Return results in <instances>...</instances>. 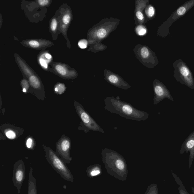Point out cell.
Masks as SVG:
<instances>
[{
	"mask_svg": "<svg viewBox=\"0 0 194 194\" xmlns=\"http://www.w3.org/2000/svg\"><path fill=\"white\" fill-rule=\"evenodd\" d=\"M149 2V1H136L135 2V20L136 25H143L147 22L142 11Z\"/></svg>",
	"mask_w": 194,
	"mask_h": 194,
	"instance_id": "14",
	"label": "cell"
},
{
	"mask_svg": "<svg viewBox=\"0 0 194 194\" xmlns=\"http://www.w3.org/2000/svg\"><path fill=\"white\" fill-rule=\"evenodd\" d=\"M174 76L177 82L194 89V79L191 70L182 59L176 60L173 63Z\"/></svg>",
	"mask_w": 194,
	"mask_h": 194,
	"instance_id": "5",
	"label": "cell"
},
{
	"mask_svg": "<svg viewBox=\"0 0 194 194\" xmlns=\"http://www.w3.org/2000/svg\"><path fill=\"white\" fill-rule=\"evenodd\" d=\"M118 157V159L116 160V165L117 168L120 170H123L125 167V165L123 161Z\"/></svg>",
	"mask_w": 194,
	"mask_h": 194,
	"instance_id": "27",
	"label": "cell"
},
{
	"mask_svg": "<svg viewBox=\"0 0 194 194\" xmlns=\"http://www.w3.org/2000/svg\"><path fill=\"white\" fill-rule=\"evenodd\" d=\"M104 108L106 111L119 115L120 117L132 120L145 121L148 118L149 113L140 111L131 104L122 101L119 96L107 97L104 100Z\"/></svg>",
	"mask_w": 194,
	"mask_h": 194,
	"instance_id": "1",
	"label": "cell"
},
{
	"mask_svg": "<svg viewBox=\"0 0 194 194\" xmlns=\"http://www.w3.org/2000/svg\"><path fill=\"white\" fill-rule=\"evenodd\" d=\"M39 63L45 69H47L48 68V64L47 61L46 60L44 59L43 58H41L39 59Z\"/></svg>",
	"mask_w": 194,
	"mask_h": 194,
	"instance_id": "31",
	"label": "cell"
},
{
	"mask_svg": "<svg viewBox=\"0 0 194 194\" xmlns=\"http://www.w3.org/2000/svg\"><path fill=\"white\" fill-rule=\"evenodd\" d=\"M45 153V157L53 168L63 179L73 182L74 178L71 172L64 161L60 158L56 152L50 147L43 145Z\"/></svg>",
	"mask_w": 194,
	"mask_h": 194,
	"instance_id": "3",
	"label": "cell"
},
{
	"mask_svg": "<svg viewBox=\"0 0 194 194\" xmlns=\"http://www.w3.org/2000/svg\"><path fill=\"white\" fill-rule=\"evenodd\" d=\"M45 57L46 59H51L52 58V56H51V54L48 53L45 54Z\"/></svg>",
	"mask_w": 194,
	"mask_h": 194,
	"instance_id": "34",
	"label": "cell"
},
{
	"mask_svg": "<svg viewBox=\"0 0 194 194\" xmlns=\"http://www.w3.org/2000/svg\"><path fill=\"white\" fill-rule=\"evenodd\" d=\"M22 45L31 48L40 50L52 46V42L43 39H32L23 41Z\"/></svg>",
	"mask_w": 194,
	"mask_h": 194,
	"instance_id": "16",
	"label": "cell"
},
{
	"mask_svg": "<svg viewBox=\"0 0 194 194\" xmlns=\"http://www.w3.org/2000/svg\"><path fill=\"white\" fill-rule=\"evenodd\" d=\"M25 177L26 168L24 163L22 160H18L14 164L13 168L12 181L19 194L21 191Z\"/></svg>",
	"mask_w": 194,
	"mask_h": 194,
	"instance_id": "9",
	"label": "cell"
},
{
	"mask_svg": "<svg viewBox=\"0 0 194 194\" xmlns=\"http://www.w3.org/2000/svg\"><path fill=\"white\" fill-rule=\"evenodd\" d=\"M26 147L28 149L33 150L35 146V142L34 138L32 136H29L27 137L26 141Z\"/></svg>",
	"mask_w": 194,
	"mask_h": 194,
	"instance_id": "25",
	"label": "cell"
},
{
	"mask_svg": "<svg viewBox=\"0 0 194 194\" xmlns=\"http://www.w3.org/2000/svg\"><path fill=\"white\" fill-rule=\"evenodd\" d=\"M88 41L85 39H82L79 41L78 42V45L81 49H85L87 47Z\"/></svg>",
	"mask_w": 194,
	"mask_h": 194,
	"instance_id": "28",
	"label": "cell"
},
{
	"mask_svg": "<svg viewBox=\"0 0 194 194\" xmlns=\"http://www.w3.org/2000/svg\"><path fill=\"white\" fill-rule=\"evenodd\" d=\"M135 32L138 35L143 36L147 34V29L143 25H139L135 27Z\"/></svg>",
	"mask_w": 194,
	"mask_h": 194,
	"instance_id": "23",
	"label": "cell"
},
{
	"mask_svg": "<svg viewBox=\"0 0 194 194\" xmlns=\"http://www.w3.org/2000/svg\"><path fill=\"white\" fill-rule=\"evenodd\" d=\"M194 6V0L187 1L172 13L170 17L158 28L157 35L162 38L169 36L170 27L174 22L184 16Z\"/></svg>",
	"mask_w": 194,
	"mask_h": 194,
	"instance_id": "4",
	"label": "cell"
},
{
	"mask_svg": "<svg viewBox=\"0 0 194 194\" xmlns=\"http://www.w3.org/2000/svg\"><path fill=\"white\" fill-rule=\"evenodd\" d=\"M99 173H100V172L99 171H94L91 172V175L93 176H96L99 174Z\"/></svg>",
	"mask_w": 194,
	"mask_h": 194,
	"instance_id": "33",
	"label": "cell"
},
{
	"mask_svg": "<svg viewBox=\"0 0 194 194\" xmlns=\"http://www.w3.org/2000/svg\"><path fill=\"white\" fill-rule=\"evenodd\" d=\"M74 105L77 113L81 120V126L79 127V130H83L86 133L92 130L105 133L104 130L92 118L81 104L75 101Z\"/></svg>",
	"mask_w": 194,
	"mask_h": 194,
	"instance_id": "6",
	"label": "cell"
},
{
	"mask_svg": "<svg viewBox=\"0 0 194 194\" xmlns=\"http://www.w3.org/2000/svg\"><path fill=\"white\" fill-rule=\"evenodd\" d=\"M119 24L120 20L117 18H111L102 19L88 31L87 33L88 43L93 45L101 42L108 37Z\"/></svg>",
	"mask_w": 194,
	"mask_h": 194,
	"instance_id": "2",
	"label": "cell"
},
{
	"mask_svg": "<svg viewBox=\"0 0 194 194\" xmlns=\"http://www.w3.org/2000/svg\"><path fill=\"white\" fill-rule=\"evenodd\" d=\"M71 142L70 139L63 135L56 144V153L66 164L70 163L72 160L70 155Z\"/></svg>",
	"mask_w": 194,
	"mask_h": 194,
	"instance_id": "8",
	"label": "cell"
},
{
	"mask_svg": "<svg viewBox=\"0 0 194 194\" xmlns=\"http://www.w3.org/2000/svg\"><path fill=\"white\" fill-rule=\"evenodd\" d=\"M71 19V18L69 14H66L63 16L62 21L63 23L65 24H68L70 22Z\"/></svg>",
	"mask_w": 194,
	"mask_h": 194,
	"instance_id": "30",
	"label": "cell"
},
{
	"mask_svg": "<svg viewBox=\"0 0 194 194\" xmlns=\"http://www.w3.org/2000/svg\"><path fill=\"white\" fill-rule=\"evenodd\" d=\"M145 12L147 18L149 20H152L155 16V8L151 5H148L145 8Z\"/></svg>",
	"mask_w": 194,
	"mask_h": 194,
	"instance_id": "21",
	"label": "cell"
},
{
	"mask_svg": "<svg viewBox=\"0 0 194 194\" xmlns=\"http://www.w3.org/2000/svg\"><path fill=\"white\" fill-rule=\"evenodd\" d=\"M16 60L21 71L26 76L29 77L31 75H34V71L30 67L28 64L19 56L15 54Z\"/></svg>",
	"mask_w": 194,
	"mask_h": 194,
	"instance_id": "17",
	"label": "cell"
},
{
	"mask_svg": "<svg viewBox=\"0 0 194 194\" xmlns=\"http://www.w3.org/2000/svg\"><path fill=\"white\" fill-rule=\"evenodd\" d=\"M28 81H29L30 85H31V87L33 88V89L36 91H39L42 95L45 98V95H44L40 92L41 91L43 93L45 94L44 89L43 88V87L42 83L38 77L35 75H31L28 77Z\"/></svg>",
	"mask_w": 194,
	"mask_h": 194,
	"instance_id": "18",
	"label": "cell"
},
{
	"mask_svg": "<svg viewBox=\"0 0 194 194\" xmlns=\"http://www.w3.org/2000/svg\"><path fill=\"white\" fill-rule=\"evenodd\" d=\"M191 190H192V192L193 194H194V187H191Z\"/></svg>",
	"mask_w": 194,
	"mask_h": 194,
	"instance_id": "35",
	"label": "cell"
},
{
	"mask_svg": "<svg viewBox=\"0 0 194 194\" xmlns=\"http://www.w3.org/2000/svg\"><path fill=\"white\" fill-rule=\"evenodd\" d=\"M29 83L26 80H22L21 82V86L22 87V91L24 93H26L28 92L30 86Z\"/></svg>",
	"mask_w": 194,
	"mask_h": 194,
	"instance_id": "26",
	"label": "cell"
},
{
	"mask_svg": "<svg viewBox=\"0 0 194 194\" xmlns=\"http://www.w3.org/2000/svg\"><path fill=\"white\" fill-rule=\"evenodd\" d=\"M33 168L31 167L30 168L29 171L27 194H38L37 189L36 180L33 175Z\"/></svg>",
	"mask_w": 194,
	"mask_h": 194,
	"instance_id": "19",
	"label": "cell"
},
{
	"mask_svg": "<svg viewBox=\"0 0 194 194\" xmlns=\"http://www.w3.org/2000/svg\"><path fill=\"white\" fill-rule=\"evenodd\" d=\"M1 131L8 138L14 140L18 138L23 132L21 130L22 129L11 125L10 124H4L1 126Z\"/></svg>",
	"mask_w": 194,
	"mask_h": 194,
	"instance_id": "15",
	"label": "cell"
},
{
	"mask_svg": "<svg viewBox=\"0 0 194 194\" xmlns=\"http://www.w3.org/2000/svg\"><path fill=\"white\" fill-rule=\"evenodd\" d=\"M107 48V47L106 45L100 42L91 45L89 51H92V52H98L104 51L106 50Z\"/></svg>",
	"mask_w": 194,
	"mask_h": 194,
	"instance_id": "22",
	"label": "cell"
},
{
	"mask_svg": "<svg viewBox=\"0 0 194 194\" xmlns=\"http://www.w3.org/2000/svg\"><path fill=\"white\" fill-rule=\"evenodd\" d=\"M133 50L135 57L145 66L149 68H153L159 64L155 53L147 45L138 44Z\"/></svg>",
	"mask_w": 194,
	"mask_h": 194,
	"instance_id": "7",
	"label": "cell"
},
{
	"mask_svg": "<svg viewBox=\"0 0 194 194\" xmlns=\"http://www.w3.org/2000/svg\"><path fill=\"white\" fill-rule=\"evenodd\" d=\"M172 176L173 178H174L176 182L179 185V194H190L187 191L185 186L183 184L181 180L177 176V175L174 173L173 171H172Z\"/></svg>",
	"mask_w": 194,
	"mask_h": 194,
	"instance_id": "20",
	"label": "cell"
},
{
	"mask_svg": "<svg viewBox=\"0 0 194 194\" xmlns=\"http://www.w3.org/2000/svg\"><path fill=\"white\" fill-rule=\"evenodd\" d=\"M66 89L64 85L62 83L57 84L54 87V91L57 94H62L64 93Z\"/></svg>",
	"mask_w": 194,
	"mask_h": 194,
	"instance_id": "24",
	"label": "cell"
},
{
	"mask_svg": "<svg viewBox=\"0 0 194 194\" xmlns=\"http://www.w3.org/2000/svg\"><path fill=\"white\" fill-rule=\"evenodd\" d=\"M185 152L187 153L190 152L189 165V168H190L194 159V131L190 134L183 143L180 153L183 154Z\"/></svg>",
	"mask_w": 194,
	"mask_h": 194,
	"instance_id": "13",
	"label": "cell"
},
{
	"mask_svg": "<svg viewBox=\"0 0 194 194\" xmlns=\"http://www.w3.org/2000/svg\"><path fill=\"white\" fill-rule=\"evenodd\" d=\"M57 20L55 18L52 19L51 21V25H50V27L51 29L53 31H56L57 29Z\"/></svg>",
	"mask_w": 194,
	"mask_h": 194,
	"instance_id": "29",
	"label": "cell"
},
{
	"mask_svg": "<svg viewBox=\"0 0 194 194\" xmlns=\"http://www.w3.org/2000/svg\"><path fill=\"white\" fill-rule=\"evenodd\" d=\"M51 1L47 0H39L38 1V3L40 6L45 7L48 5Z\"/></svg>",
	"mask_w": 194,
	"mask_h": 194,
	"instance_id": "32",
	"label": "cell"
},
{
	"mask_svg": "<svg viewBox=\"0 0 194 194\" xmlns=\"http://www.w3.org/2000/svg\"><path fill=\"white\" fill-rule=\"evenodd\" d=\"M104 79L111 84L121 89L126 90L131 87L130 85L119 75L115 73L108 69H105L104 71Z\"/></svg>",
	"mask_w": 194,
	"mask_h": 194,
	"instance_id": "11",
	"label": "cell"
},
{
	"mask_svg": "<svg viewBox=\"0 0 194 194\" xmlns=\"http://www.w3.org/2000/svg\"><path fill=\"white\" fill-rule=\"evenodd\" d=\"M67 66L61 63L54 64L55 72L60 77L64 79H70L75 78L77 76V72L75 69H69Z\"/></svg>",
	"mask_w": 194,
	"mask_h": 194,
	"instance_id": "12",
	"label": "cell"
},
{
	"mask_svg": "<svg viewBox=\"0 0 194 194\" xmlns=\"http://www.w3.org/2000/svg\"><path fill=\"white\" fill-rule=\"evenodd\" d=\"M153 87L154 93L153 103L155 105L165 98L173 101L170 93L166 86L159 80L155 79L153 82Z\"/></svg>",
	"mask_w": 194,
	"mask_h": 194,
	"instance_id": "10",
	"label": "cell"
}]
</instances>
